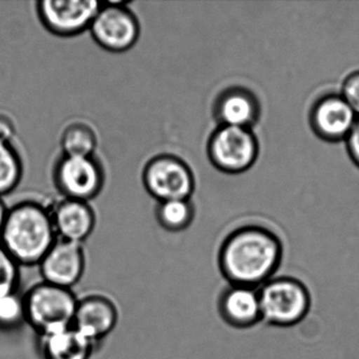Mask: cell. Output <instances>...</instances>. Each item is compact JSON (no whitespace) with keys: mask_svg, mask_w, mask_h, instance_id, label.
I'll use <instances>...</instances> for the list:
<instances>
[{"mask_svg":"<svg viewBox=\"0 0 359 359\" xmlns=\"http://www.w3.org/2000/svg\"><path fill=\"white\" fill-rule=\"evenodd\" d=\"M283 257V245L276 234L256 224L231 232L220 248L218 262L231 285L255 287L271 279Z\"/></svg>","mask_w":359,"mask_h":359,"instance_id":"1","label":"cell"},{"mask_svg":"<svg viewBox=\"0 0 359 359\" xmlns=\"http://www.w3.org/2000/svg\"><path fill=\"white\" fill-rule=\"evenodd\" d=\"M57 239L51 208L36 201L9 208L0 243L20 266H39Z\"/></svg>","mask_w":359,"mask_h":359,"instance_id":"2","label":"cell"},{"mask_svg":"<svg viewBox=\"0 0 359 359\" xmlns=\"http://www.w3.org/2000/svg\"><path fill=\"white\" fill-rule=\"evenodd\" d=\"M26 323L43 336L73 327L79 298L73 290L41 281L22 295Z\"/></svg>","mask_w":359,"mask_h":359,"instance_id":"3","label":"cell"},{"mask_svg":"<svg viewBox=\"0 0 359 359\" xmlns=\"http://www.w3.org/2000/svg\"><path fill=\"white\" fill-rule=\"evenodd\" d=\"M207 154L218 171L245 173L259 156V142L252 129L217 126L208 140Z\"/></svg>","mask_w":359,"mask_h":359,"instance_id":"4","label":"cell"},{"mask_svg":"<svg viewBox=\"0 0 359 359\" xmlns=\"http://www.w3.org/2000/svg\"><path fill=\"white\" fill-rule=\"evenodd\" d=\"M262 319L271 325L290 327L306 317L311 298L306 285L292 277L269 279L258 290Z\"/></svg>","mask_w":359,"mask_h":359,"instance_id":"5","label":"cell"},{"mask_svg":"<svg viewBox=\"0 0 359 359\" xmlns=\"http://www.w3.org/2000/svg\"><path fill=\"white\" fill-rule=\"evenodd\" d=\"M142 184L157 203L191 199L196 186L190 165L170 153H161L149 159L142 170Z\"/></svg>","mask_w":359,"mask_h":359,"instance_id":"6","label":"cell"},{"mask_svg":"<svg viewBox=\"0 0 359 359\" xmlns=\"http://www.w3.org/2000/svg\"><path fill=\"white\" fill-rule=\"evenodd\" d=\"M129 1H102V7L92 22V39L106 51L123 53L137 43L140 24Z\"/></svg>","mask_w":359,"mask_h":359,"instance_id":"7","label":"cell"},{"mask_svg":"<svg viewBox=\"0 0 359 359\" xmlns=\"http://www.w3.org/2000/svg\"><path fill=\"white\" fill-rule=\"evenodd\" d=\"M53 180L62 197L90 203L104 189L106 172L96 155L69 156L62 154L54 165Z\"/></svg>","mask_w":359,"mask_h":359,"instance_id":"8","label":"cell"},{"mask_svg":"<svg viewBox=\"0 0 359 359\" xmlns=\"http://www.w3.org/2000/svg\"><path fill=\"white\" fill-rule=\"evenodd\" d=\"M102 7L97 0H41L36 3L39 22L60 37H73L89 31Z\"/></svg>","mask_w":359,"mask_h":359,"instance_id":"9","label":"cell"},{"mask_svg":"<svg viewBox=\"0 0 359 359\" xmlns=\"http://www.w3.org/2000/svg\"><path fill=\"white\" fill-rule=\"evenodd\" d=\"M356 113L339 93L319 96L311 107L309 123L313 133L323 142H346L356 123Z\"/></svg>","mask_w":359,"mask_h":359,"instance_id":"10","label":"cell"},{"mask_svg":"<svg viewBox=\"0 0 359 359\" xmlns=\"http://www.w3.org/2000/svg\"><path fill=\"white\" fill-rule=\"evenodd\" d=\"M41 281L73 290L86 269L83 243L57 239L39 264Z\"/></svg>","mask_w":359,"mask_h":359,"instance_id":"11","label":"cell"},{"mask_svg":"<svg viewBox=\"0 0 359 359\" xmlns=\"http://www.w3.org/2000/svg\"><path fill=\"white\" fill-rule=\"evenodd\" d=\"M213 115L218 126L253 130L262 116V104L249 88L231 86L215 98Z\"/></svg>","mask_w":359,"mask_h":359,"instance_id":"12","label":"cell"},{"mask_svg":"<svg viewBox=\"0 0 359 359\" xmlns=\"http://www.w3.org/2000/svg\"><path fill=\"white\" fill-rule=\"evenodd\" d=\"M118 318V309L112 299L91 294L79 298L73 327L97 344L114 331Z\"/></svg>","mask_w":359,"mask_h":359,"instance_id":"13","label":"cell"},{"mask_svg":"<svg viewBox=\"0 0 359 359\" xmlns=\"http://www.w3.org/2000/svg\"><path fill=\"white\" fill-rule=\"evenodd\" d=\"M52 220L58 239L83 243L96 226V214L89 201L62 197L51 207Z\"/></svg>","mask_w":359,"mask_h":359,"instance_id":"14","label":"cell"},{"mask_svg":"<svg viewBox=\"0 0 359 359\" xmlns=\"http://www.w3.org/2000/svg\"><path fill=\"white\" fill-rule=\"evenodd\" d=\"M219 312L232 327L245 329L262 320L259 294L255 287L231 285L219 299Z\"/></svg>","mask_w":359,"mask_h":359,"instance_id":"15","label":"cell"},{"mask_svg":"<svg viewBox=\"0 0 359 359\" xmlns=\"http://www.w3.org/2000/svg\"><path fill=\"white\" fill-rule=\"evenodd\" d=\"M43 359H90L95 344L74 327L39 336Z\"/></svg>","mask_w":359,"mask_h":359,"instance_id":"16","label":"cell"},{"mask_svg":"<svg viewBox=\"0 0 359 359\" xmlns=\"http://www.w3.org/2000/svg\"><path fill=\"white\" fill-rule=\"evenodd\" d=\"M14 132L0 125V197L13 192L24 175V161L13 142Z\"/></svg>","mask_w":359,"mask_h":359,"instance_id":"17","label":"cell"},{"mask_svg":"<svg viewBox=\"0 0 359 359\" xmlns=\"http://www.w3.org/2000/svg\"><path fill=\"white\" fill-rule=\"evenodd\" d=\"M62 154L69 156H93L98 148V136L94 128L85 121L69 123L60 134Z\"/></svg>","mask_w":359,"mask_h":359,"instance_id":"18","label":"cell"},{"mask_svg":"<svg viewBox=\"0 0 359 359\" xmlns=\"http://www.w3.org/2000/svg\"><path fill=\"white\" fill-rule=\"evenodd\" d=\"M155 215L161 228L169 232H182L188 229L194 219V205L191 199L159 201Z\"/></svg>","mask_w":359,"mask_h":359,"instance_id":"19","label":"cell"},{"mask_svg":"<svg viewBox=\"0 0 359 359\" xmlns=\"http://www.w3.org/2000/svg\"><path fill=\"white\" fill-rule=\"evenodd\" d=\"M20 266L0 243V297L18 292Z\"/></svg>","mask_w":359,"mask_h":359,"instance_id":"20","label":"cell"},{"mask_svg":"<svg viewBox=\"0 0 359 359\" xmlns=\"http://www.w3.org/2000/svg\"><path fill=\"white\" fill-rule=\"evenodd\" d=\"M22 323H26L24 297L18 292L0 297V325L13 327Z\"/></svg>","mask_w":359,"mask_h":359,"instance_id":"21","label":"cell"},{"mask_svg":"<svg viewBox=\"0 0 359 359\" xmlns=\"http://www.w3.org/2000/svg\"><path fill=\"white\" fill-rule=\"evenodd\" d=\"M339 94L359 117V70L346 75Z\"/></svg>","mask_w":359,"mask_h":359,"instance_id":"22","label":"cell"},{"mask_svg":"<svg viewBox=\"0 0 359 359\" xmlns=\"http://www.w3.org/2000/svg\"><path fill=\"white\" fill-rule=\"evenodd\" d=\"M346 151L351 161L359 168V117L346 140Z\"/></svg>","mask_w":359,"mask_h":359,"instance_id":"23","label":"cell"},{"mask_svg":"<svg viewBox=\"0 0 359 359\" xmlns=\"http://www.w3.org/2000/svg\"><path fill=\"white\" fill-rule=\"evenodd\" d=\"M8 211H9V208L7 207L3 198L0 197V235H1V232H3L6 219H7Z\"/></svg>","mask_w":359,"mask_h":359,"instance_id":"24","label":"cell"}]
</instances>
